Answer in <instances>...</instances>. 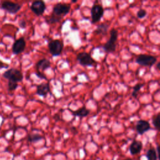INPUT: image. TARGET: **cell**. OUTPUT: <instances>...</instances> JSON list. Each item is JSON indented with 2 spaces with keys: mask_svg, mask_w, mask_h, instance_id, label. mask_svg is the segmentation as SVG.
I'll list each match as a JSON object with an SVG mask.
<instances>
[{
  "mask_svg": "<svg viewBox=\"0 0 160 160\" xmlns=\"http://www.w3.org/2000/svg\"><path fill=\"white\" fill-rule=\"evenodd\" d=\"M71 6L69 4L59 2L54 6L52 8V14L62 18L69 12Z\"/></svg>",
  "mask_w": 160,
  "mask_h": 160,
  "instance_id": "8",
  "label": "cell"
},
{
  "mask_svg": "<svg viewBox=\"0 0 160 160\" xmlns=\"http://www.w3.org/2000/svg\"><path fill=\"white\" fill-rule=\"evenodd\" d=\"M71 112H72V115L74 116H78L79 118H84L86 117L90 112V110L87 109L85 106H82L79 109H78L76 111H72L71 109H69Z\"/></svg>",
  "mask_w": 160,
  "mask_h": 160,
  "instance_id": "15",
  "label": "cell"
},
{
  "mask_svg": "<svg viewBox=\"0 0 160 160\" xmlns=\"http://www.w3.org/2000/svg\"><path fill=\"white\" fill-rule=\"evenodd\" d=\"M159 64H160V63H159V62H158V64H156V68H157V69H159V66H160Z\"/></svg>",
  "mask_w": 160,
  "mask_h": 160,
  "instance_id": "27",
  "label": "cell"
},
{
  "mask_svg": "<svg viewBox=\"0 0 160 160\" xmlns=\"http://www.w3.org/2000/svg\"><path fill=\"white\" fill-rule=\"evenodd\" d=\"M0 8L9 14H15L19 11L22 8V6L19 3L9 1H4L1 2Z\"/></svg>",
  "mask_w": 160,
  "mask_h": 160,
  "instance_id": "4",
  "label": "cell"
},
{
  "mask_svg": "<svg viewBox=\"0 0 160 160\" xmlns=\"http://www.w3.org/2000/svg\"><path fill=\"white\" fill-rule=\"evenodd\" d=\"M118 37V32L116 29L112 28L110 31V37L109 40L103 45L102 48L106 52L112 53L116 51V41Z\"/></svg>",
  "mask_w": 160,
  "mask_h": 160,
  "instance_id": "1",
  "label": "cell"
},
{
  "mask_svg": "<svg viewBox=\"0 0 160 160\" xmlns=\"http://www.w3.org/2000/svg\"><path fill=\"white\" fill-rule=\"evenodd\" d=\"M109 26L106 23H101L97 26V28L95 29L94 32L96 34H102L106 35L107 34Z\"/></svg>",
  "mask_w": 160,
  "mask_h": 160,
  "instance_id": "16",
  "label": "cell"
},
{
  "mask_svg": "<svg viewBox=\"0 0 160 160\" xmlns=\"http://www.w3.org/2000/svg\"><path fill=\"white\" fill-rule=\"evenodd\" d=\"M143 86H144V84H137L136 85H135L133 88L132 96L134 98H137L138 95V92L143 87Z\"/></svg>",
  "mask_w": 160,
  "mask_h": 160,
  "instance_id": "20",
  "label": "cell"
},
{
  "mask_svg": "<svg viewBox=\"0 0 160 160\" xmlns=\"http://www.w3.org/2000/svg\"><path fill=\"white\" fill-rule=\"evenodd\" d=\"M48 47L49 52L53 57H55L61 55L64 48V44L59 39H52L49 41Z\"/></svg>",
  "mask_w": 160,
  "mask_h": 160,
  "instance_id": "3",
  "label": "cell"
},
{
  "mask_svg": "<svg viewBox=\"0 0 160 160\" xmlns=\"http://www.w3.org/2000/svg\"><path fill=\"white\" fill-rule=\"evenodd\" d=\"M156 57L148 54H139L136 58L135 61L137 64L142 66L151 68L156 62Z\"/></svg>",
  "mask_w": 160,
  "mask_h": 160,
  "instance_id": "5",
  "label": "cell"
},
{
  "mask_svg": "<svg viewBox=\"0 0 160 160\" xmlns=\"http://www.w3.org/2000/svg\"><path fill=\"white\" fill-rule=\"evenodd\" d=\"M2 43V42H0V44H1Z\"/></svg>",
  "mask_w": 160,
  "mask_h": 160,
  "instance_id": "30",
  "label": "cell"
},
{
  "mask_svg": "<svg viewBox=\"0 0 160 160\" xmlns=\"http://www.w3.org/2000/svg\"><path fill=\"white\" fill-rule=\"evenodd\" d=\"M36 75L38 77V78H39L40 79H46V80H47V78H46V76L45 75H44L41 72H39V71H36Z\"/></svg>",
  "mask_w": 160,
  "mask_h": 160,
  "instance_id": "25",
  "label": "cell"
},
{
  "mask_svg": "<svg viewBox=\"0 0 160 160\" xmlns=\"http://www.w3.org/2000/svg\"><path fill=\"white\" fill-rule=\"evenodd\" d=\"M51 67V62L46 59L43 58L38 61V62L36 64V71H44L46 69L49 68Z\"/></svg>",
  "mask_w": 160,
  "mask_h": 160,
  "instance_id": "14",
  "label": "cell"
},
{
  "mask_svg": "<svg viewBox=\"0 0 160 160\" xmlns=\"http://www.w3.org/2000/svg\"><path fill=\"white\" fill-rule=\"evenodd\" d=\"M62 18L56 16L54 14H52V15L49 17V19H46V21L48 24H54L59 22L61 21Z\"/></svg>",
  "mask_w": 160,
  "mask_h": 160,
  "instance_id": "19",
  "label": "cell"
},
{
  "mask_svg": "<svg viewBox=\"0 0 160 160\" xmlns=\"http://www.w3.org/2000/svg\"><path fill=\"white\" fill-rule=\"evenodd\" d=\"M30 9L35 15L39 16L44 13L46 5L43 1H35L32 2Z\"/></svg>",
  "mask_w": 160,
  "mask_h": 160,
  "instance_id": "9",
  "label": "cell"
},
{
  "mask_svg": "<svg viewBox=\"0 0 160 160\" xmlns=\"http://www.w3.org/2000/svg\"><path fill=\"white\" fill-rule=\"evenodd\" d=\"M142 149V143L140 141L134 140L129 146V151L132 155L139 153Z\"/></svg>",
  "mask_w": 160,
  "mask_h": 160,
  "instance_id": "13",
  "label": "cell"
},
{
  "mask_svg": "<svg viewBox=\"0 0 160 160\" xmlns=\"http://www.w3.org/2000/svg\"><path fill=\"white\" fill-rule=\"evenodd\" d=\"M42 138L43 137L39 134H30L28 136V141L30 142H36Z\"/></svg>",
  "mask_w": 160,
  "mask_h": 160,
  "instance_id": "18",
  "label": "cell"
},
{
  "mask_svg": "<svg viewBox=\"0 0 160 160\" xmlns=\"http://www.w3.org/2000/svg\"><path fill=\"white\" fill-rule=\"evenodd\" d=\"M76 59L79 63L83 66H92L96 63V61L91 54L86 52L78 53Z\"/></svg>",
  "mask_w": 160,
  "mask_h": 160,
  "instance_id": "7",
  "label": "cell"
},
{
  "mask_svg": "<svg viewBox=\"0 0 160 160\" xmlns=\"http://www.w3.org/2000/svg\"><path fill=\"white\" fill-rule=\"evenodd\" d=\"M2 77L8 81H13L15 82H21L23 79V74L22 72L16 68H10L2 74Z\"/></svg>",
  "mask_w": 160,
  "mask_h": 160,
  "instance_id": "2",
  "label": "cell"
},
{
  "mask_svg": "<svg viewBox=\"0 0 160 160\" xmlns=\"http://www.w3.org/2000/svg\"><path fill=\"white\" fill-rule=\"evenodd\" d=\"M50 92V86L49 83L42 82L36 87V94L40 96L45 98Z\"/></svg>",
  "mask_w": 160,
  "mask_h": 160,
  "instance_id": "12",
  "label": "cell"
},
{
  "mask_svg": "<svg viewBox=\"0 0 160 160\" xmlns=\"http://www.w3.org/2000/svg\"><path fill=\"white\" fill-rule=\"evenodd\" d=\"M26 41L24 37H21L16 39L12 46V52L14 55H18L22 53L26 48Z\"/></svg>",
  "mask_w": 160,
  "mask_h": 160,
  "instance_id": "10",
  "label": "cell"
},
{
  "mask_svg": "<svg viewBox=\"0 0 160 160\" xmlns=\"http://www.w3.org/2000/svg\"><path fill=\"white\" fill-rule=\"evenodd\" d=\"M18 25L21 28L24 29L26 28V22L24 19L19 20L18 22Z\"/></svg>",
  "mask_w": 160,
  "mask_h": 160,
  "instance_id": "24",
  "label": "cell"
},
{
  "mask_svg": "<svg viewBox=\"0 0 160 160\" xmlns=\"http://www.w3.org/2000/svg\"><path fill=\"white\" fill-rule=\"evenodd\" d=\"M104 11V10L102 5L94 3L91 9V22L95 24L99 22L103 16Z\"/></svg>",
  "mask_w": 160,
  "mask_h": 160,
  "instance_id": "6",
  "label": "cell"
},
{
  "mask_svg": "<svg viewBox=\"0 0 160 160\" xmlns=\"http://www.w3.org/2000/svg\"><path fill=\"white\" fill-rule=\"evenodd\" d=\"M152 123L157 130L159 129V112L153 117Z\"/></svg>",
  "mask_w": 160,
  "mask_h": 160,
  "instance_id": "21",
  "label": "cell"
},
{
  "mask_svg": "<svg viewBox=\"0 0 160 160\" xmlns=\"http://www.w3.org/2000/svg\"><path fill=\"white\" fill-rule=\"evenodd\" d=\"M151 129L149 122L148 121L140 119L136 124V130L138 134L142 135Z\"/></svg>",
  "mask_w": 160,
  "mask_h": 160,
  "instance_id": "11",
  "label": "cell"
},
{
  "mask_svg": "<svg viewBox=\"0 0 160 160\" xmlns=\"http://www.w3.org/2000/svg\"><path fill=\"white\" fill-rule=\"evenodd\" d=\"M18 87V84L17 82L8 81V90L9 91H13L17 89Z\"/></svg>",
  "mask_w": 160,
  "mask_h": 160,
  "instance_id": "22",
  "label": "cell"
},
{
  "mask_svg": "<svg viewBox=\"0 0 160 160\" xmlns=\"http://www.w3.org/2000/svg\"><path fill=\"white\" fill-rule=\"evenodd\" d=\"M123 160H132L131 158H127V159H124Z\"/></svg>",
  "mask_w": 160,
  "mask_h": 160,
  "instance_id": "28",
  "label": "cell"
},
{
  "mask_svg": "<svg viewBox=\"0 0 160 160\" xmlns=\"http://www.w3.org/2000/svg\"><path fill=\"white\" fill-rule=\"evenodd\" d=\"M8 67V66H7V64H4L1 60H0V69L1 68H7Z\"/></svg>",
  "mask_w": 160,
  "mask_h": 160,
  "instance_id": "26",
  "label": "cell"
},
{
  "mask_svg": "<svg viewBox=\"0 0 160 160\" xmlns=\"http://www.w3.org/2000/svg\"><path fill=\"white\" fill-rule=\"evenodd\" d=\"M146 156L148 160H157L158 158L157 155V152L154 148H149L147 151Z\"/></svg>",
  "mask_w": 160,
  "mask_h": 160,
  "instance_id": "17",
  "label": "cell"
},
{
  "mask_svg": "<svg viewBox=\"0 0 160 160\" xmlns=\"http://www.w3.org/2000/svg\"><path fill=\"white\" fill-rule=\"evenodd\" d=\"M76 1H72V2H76Z\"/></svg>",
  "mask_w": 160,
  "mask_h": 160,
  "instance_id": "29",
  "label": "cell"
},
{
  "mask_svg": "<svg viewBox=\"0 0 160 160\" xmlns=\"http://www.w3.org/2000/svg\"><path fill=\"white\" fill-rule=\"evenodd\" d=\"M146 14H147L146 10L144 9H140L137 12V17L139 19H142L146 17Z\"/></svg>",
  "mask_w": 160,
  "mask_h": 160,
  "instance_id": "23",
  "label": "cell"
}]
</instances>
